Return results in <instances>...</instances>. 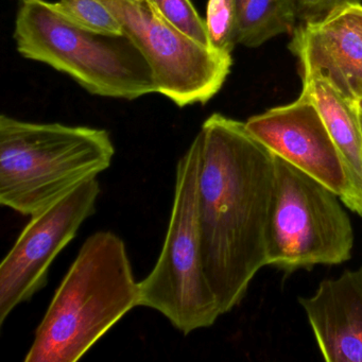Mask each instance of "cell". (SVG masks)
Wrapping results in <instances>:
<instances>
[{
	"label": "cell",
	"instance_id": "6da1fadb",
	"mask_svg": "<svg viewBox=\"0 0 362 362\" xmlns=\"http://www.w3.org/2000/svg\"><path fill=\"white\" fill-rule=\"evenodd\" d=\"M198 217L203 264L220 313L245 298L267 264V230L274 190V153L245 122L209 116L198 134Z\"/></svg>",
	"mask_w": 362,
	"mask_h": 362
},
{
	"label": "cell",
	"instance_id": "7a4b0ae2",
	"mask_svg": "<svg viewBox=\"0 0 362 362\" xmlns=\"http://www.w3.org/2000/svg\"><path fill=\"white\" fill-rule=\"evenodd\" d=\"M139 287L124 240L90 235L35 330L25 362H76L139 306Z\"/></svg>",
	"mask_w": 362,
	"mask_h": 362
},
{
	"label": "cell",
	"instance_id": "3957f363",
	"mask_svg": "<svg viewBox=\"0 0 362 362\" xmlns=\"http://www.w3.org/2000/svg\"><path fill=\"white\" fill-rule=\"evenodd\" d=\"M110 133L0 117V204L37 215L111 166Z\"/></svg>",
	"mask_w": 362,
	"mask_h": 362
},
{
	"label": "cell",
	"instance_id": "277c9868",
	"mask_svg": "<svg viewBox=\"0 0 362 362\" xmlns=\"http://www.w3.org/2000/svg\"><path fill=\"white\" fill-rule=\"evenodd\" d=\"M14 40L24 58L66 74L90 94L126 100L158 94L147 59L126 33L82 28L47 0H23Z\"/></svg>",
	"mask_w": 362,
	"mask_h": 362
},
{
	"label": "cell",
	"instance_id": "5b68a950",
	"mask_svg": "<svg viewBox=\"0 0 362 362\" xmlns=\"http://www.w3.org/2000/svg\"><path fill=\"white\" fill-rule=\"evenodd\" d=\"M201 145L194 137L175 169V197L156 266L139 281V306L162 313L182 334L209 328L221 315L203 264L198 217Z\"/></svg>",
	"mask_w": 362,
	"mask_h": 362
},
{
	"label": "cell",
	"instance_id": "8992f818",
	"mask_svg": "<svg viewBox=\"0 0 362 362\" xmlns=\"http://www.w3.org/2000/svg\"><path fill=\"white\" fill-rule=\"evenodd\" d=\"M274 167L267 264L294 271L347 262L354 247V230L340 198L275 154Z\"/></svg>",
	"mask_w": 362,
	"mask_h": 362
},
{
	"label": "cell",
	"instance_id": "52a82bcc",
	"mask_svg": "<svg viewBox=\"0 0 362 362\" xmlns=\"http://www.w3.org/2000/svg\"><path fill=\"white\" fill-rule=\"evenodd\" d=\"M147 59L158 94L180 107L205 105L221 90L232 56L203 45L169 24L148 1L101 0Z\"/></svg>",
	"mask_w": 362,
	"mask_h": 362
},
{
	"label": "cell",
	"instance_id": "ba28073f",
	"mask_svg": "<svg viewBox=\"0 0 362 362\" xmlns=\"http://www.w3.org/2000/svg\"><path fill=\"white\" fill-rule=\"evenodd\" d=\"M100 192L97 179L90 180L31 217L0 266V325L47 285L50 266L94 215Z\"/></svg>",
	"mask_w": 362,
	"mask_h": 362
},
{
	"label": "cell",
	"instance_id": "9c48e42d",
	"mask_svg": "<svg viewBox=\"0 0 362 362\" xmlns=\"http://www.w3.org/2000/svg\"><path fill=\"white\" fill-rule=\"evenodd\" d=\"M245 127L272 153L327 186L346 204L349 185L344 165L319 111L305 93L289 105L253 116Z\"/></svg>",
	"mask_w": 362,
	"mask_h": 362
},
{
	"label": "cell",
	"instance_id": "30bf717a",
	"mask_svg": "<svg viewBox=\"0 0 362 362\" xmlns=\"http://www.w3.org/2000/svg\"><path fill=\"white\" fill-rule=\"evenodd\" d=\"M290 50L302 73H317L346 98H362V33L347 8L293 31Z\"/></svg>",
	"mask_w": 362,
	"mask_h": 362
},
{
	"label": "cell",
	"instance_id": "8fae6325",
	"mask_svg": "<svg viewBox=\"0 0 362 362\" xmlns=\"http://www.w3.org/2000/svg\"><path fill=\"white\" fill-rule=\"evenodd\" d=\"M300 304L326 361L362 362V267L324 279Z\"/></svg>",
	"mask_w": 362,
	"mask_h": 362
},
{
	"label": "cell",
	"instance_id": "7c38bea8",
	"mask_svg": "<svg viewBox=\"0 0 362 362\" xmlns=\"http://www.w3.org/2000/svg\"><path fill=\"white\" fill-rule=\"evenodd\" d=\"M303 93L317 107L344 165L349 185L346 206L362 216V124L355 101L317 73H302Z\"/></svg>",
	"mask_w": 362,
	"mask_h": 362
},
{
	"label": "cell",
	"instance_id": "4fadbf2b",
	"mask_svg": "<svg viewBox=\"0 0 362 362\" xmlns=\"http://www.w3.org/2000/svg\"><path fill=\"white\" fill-rule=\"evenodd\" d=\"M235 5L237 44L255 48L296 30V0H235Z\"/></svg>",
	"mask_w": 362,
	"mask_h": 362
},
{
	"label": "cell",
	"instance_id": "5bb4252c",
	"mask_svg": "<svg viewBox=\"0 0 362 362\" xmlns=\"http://www.w3.org/2000/svg\"><path fill=\"white\" fill-rule=\"evenodd\" d=\"M54 7L71 22L94 33L122 35L115 14L101 0H58Z\"/></svg>",
	"mask_w": 362,
	"mask_h": 362
},
{
	"label": "cell",
	"instance_id": "9a60e30c",
	"mask_svg": "<svg viewBox=\"0 0 362 362\" xmlns=\"http://www.w3.org/2000/svg\"><path fill=\"white\" fill-rule=\"evenodd\" d=\"M205 25L211 47L222 54H232L237 44L235 0H207Z\"/></svg>",
	"mask_w": 362,
	"mask_h": 362
},
{
	"label": "cell",
	"instance_id": "2e32d148",
	"mask_svg": "<svg viewBox=\"0 0 362 362\" xmlns=\"http://www.w3.org/2000/svg\"><path fill=\"white\" fill-rule=\"evenodd\" d=\"M169 24L190 39L209 46L205 20H202L190 0H148Z\"/></svg>",
	"mask_w": 362,
	"mask_h": 362
},
{
	"label": "cell",
	"instance_id": "e0dca14e",
	"mask_svg": "<svg viewBox=\"0 0 362 362\" xmlns=\"http://www.w3.org/2000/svg\"><path fill=\"white\" fill-rule=\"evenodd\" d=\"M361 1L362 0H296L298 21L303 24L322 22L345 8L361 5Z\"/></svg>",
	"mask_w": 362,
	"mask_h": 362
},
{
	"label": "cell",
	"instance_id": "ac0fdd59",
	"mask_svg": "<svg viewBox=\"0 0 362 362\" xmlns=\"http://www.w3.org/2000/svg\"><path fill=\"white\" fill-rule=\"evenodd\" d=\"M347 9L351 12V16H353L354 20H355L358 28H359V30L361 31L362 33V5L351 6V7H349Z\"/></svg>",
	"mask_w": 362,
	"mask_h": 362
},
{
	"label": "cell",
	"instance_id": "d6986e66",
	"mask_svg": "<svg viewBox=\"0 0 362 362\" xmlns=\"http://www.w3.org/2000/svg\"><path fill=\"white\" fill-rule=\"evenodd\" d=\"M356 105H357L358 110H359L360 114L362 115V98L358 99L356 101Z\"/></svg>",
	"mask_w": 362,
	"mask_h": 362
},
{
	"label": "cell",
	"instance_id": "ffe728a7",
	"mask_svg": "<svg viewBox=\"0 0 362 362\" xmlns=\"http://www.w3.org/2000/svg\"><path fill=\"white\" fill-rule=\"evenodd\" d=\"M129 1H132V3H137V1H143V0H129Z\"/></svg>",
	"mask_w": 362,
	"mask_h": 362
},
{
	"label": "cell",
	"instance_id": "44dd1931",
	"mask_svg": "<svg viewBox=\"0 0 362 362\" xmlns=\"http://www.w3.org/2000/svg\"><path fill=\"white\" fill-rule=\"evenodd\" d=\"M361 124H362V115H361Z\"/></svg>",
	"mask_w": 362,
	"mask_h": 362
}]
</instances>
